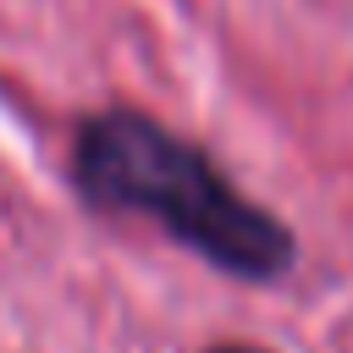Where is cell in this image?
Here are the masks:
<instances>
[{"mask_svg": "<svg viewBox=\"0 0 353 353\" xmlns=\"http://www.w3.org/2000/svg\"><path fill=\"white\" fill-rule=\"evenodd\" d=\"M77 188L99 210H127L171 232L182 248L204 254L226 276L276 281L292 265V232L248 204L188 138L143 110H99L77 127L72 154Z\"/></svg>", "mask_w": 353, "mask_h": 353, "instance_id": "1", "label": "cell"}, {"mask_svg": "<svg viewBox=\"0 0 353 353\" xmlns=\"http://www.w3.org/2000/svg\"><path fill=\"white\" fill-rule=\"evenodd\" d=\"M210 353H259V347H243V342H221V347H210Z\"/></svg>", "mask_w": 353, "mask_h": 353, "instance_id": "2", "label": "cell"}]
</instances>
